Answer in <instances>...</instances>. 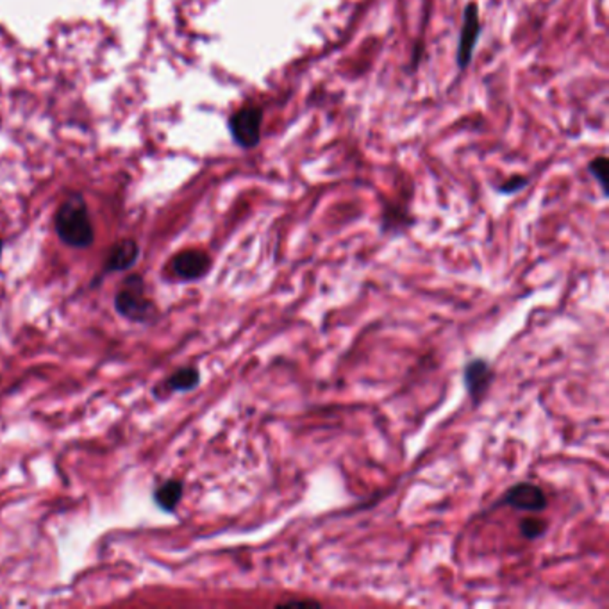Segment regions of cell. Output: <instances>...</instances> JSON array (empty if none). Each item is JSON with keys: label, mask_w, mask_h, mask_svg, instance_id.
<instances>
[{"label": "cell", "mask_w": 609, "mask_h": 609, "mask_svg": "<svg viewBox=\"0 0 609 609\" xmlns=\"http://www.w3.org/2000/svg\"><path fill=\"white\" fill-rule=\"evenodd\" d=\"M140 256V247L135 240H122L115 243L106 260V272H122L131 269Z\"/></svg>", "instance_id": "8"}, {"label": "cell", "mask_w": 609, "mask_h": 609, "mask_svg": "<svg viewBox=\"0 0 609 609\" xmlns=\"http://www.w3.org/2000/svg\"><path fill=\"white\" fill-rule=\"evenodd\" d=\"M211 269V258L204 251H182L179 252L172 263L170 270L177 279L182 281H197L202 279Z\"/></svg>", "instance_id": "5"}, {"label": "cell", "mask_w": 609, "mask_h": 609, "mask_svg": "<svg viewBox=\"0 0 609 609\" xmlns=\"http://www.w3.org/2000/svg\"><path fill=\"white\" fill-rule=\"evenodd\" d=\"M199 383H200V372L193 366L179 368L166 379V384L172 392H190L197 388Z\"/></svg>", "instance_id": "10"}, {"label": "cell", "mask_w": 609, "mask_h": 609, "mask_svg": "<svg viewBox=\"0 0 609 609\" xmlns=\"http://www.w3.org/2000/svg\"><path fill=\"white\" fill-rule=\"evenodd\" d=\"M479 34H481L479 9H477L475 4H468L464 7L463 27H461V34H459V47H457V66L461 70H464L470 65L472 54H473L477 40H479Z\"/></svg>", "instance_id": "4"}, {"label": "cell", "mask_w": 609, "mask_h": 609, "mask_svg": "<svg viewBox=\"0 0 609 609\" xmlns=\"http://www.w3.org/2000/svg\"><path fill=\"white\" fill-rule=\"evenodd\" d=\"M0 254H2V242H0Z\"/></svg>", "instance_id": "15"}, {"label": "cell", "mask_w": 609, "mask_h": 609, "mask_svg": "<svg viewBox=\"0 0 609 609\" xmlns=\"http://www.w3.org/2000/svg\"><path fill=\"white\" fill-rule=\"evenodd\" d=\"M261 126H263V110L260 106H245L238 110L229 120L233 140L243 149H254L260 144Z\"/></svg>", "instance_id": "3"}, {"label": "cell", "mask_w": 609, "mask_h": 609, "mask_svg": "<svg viewBox=\"0 0 609 609\" xmlns=\"http://www.w3.org/2000/svg\"><path fill=\"white\" fill-rule=\"evenodd\" d=\"M588 170L590 173L597 179V182L601 184L603 191L606 193V170H608V157L606 155H601L597 159H594L590 164H588Z\"/></svg>", "instance_id": "12"}, {"label": "cell", "mask_w": 609, "mask_h": 609, "mask_svg": "<svg viewBox=\"0 0 609 609\" xmlns=\"http://www.w3.org/2000/svg\"><path fill=\"white\" fill-rule=\"evenodd\" d=\"M463 379H464V386L473 406H477L479 402H482L488 388L491 386L493 370L486 359L475 357L464 365Z\"/></svg>", "instance_id": "7"}, {"label": "cell", "mask_w": 609, "mask_h": 609, "mask_svg": "<svg viewBox=\"0 0 609 609\" xmlns=\"http://www.w3.org/2000/svg\"><path fill=\"white\" fill-rule=\"evenodd\" d=\"M527 179L522 177V175H513L511 179H508L504 184L499 186V191L504 193V195H511V193H516L520 191L524 186H527Z\"/></svg>", "instance_id": "13"}, {"label": "cell", "mask_w": 609, "mask_h": 609, "mask_svg": "<svg viewBox=\"0 0 609 609\" xmlns=\"http://www.w3.org/2000/svg\"><path fill=\"white\" fill-rule=\"evenodd\" d=\"M287 606H320V605L314 601H290L287 603Z\"/></svg>", "instance_id": "14"}, {"label": "cell", "mask_w": 609, "mask_h": 609, "mask_svg": "<svg viewBox=\"0 0 609 609\" xmlns=\"http://www.w3.org/2000/svg\"><path fill=\"white\" fill-rule=\"evenodd\" d=\"M182 491H184V484L181 481H166L161 486L155 488L154 491V500L155 504L164 509V511H173L181 499H182Z\"/></svg>", "instance_id": "9"}, {"label": "cell", "mask_w": 609, "mask_h": 609, "mask_svg": "<svg viewBox=\"0 0 609 609\" xmlns=\"http://www.w3.org/2000/svg\"><path fill=\"white\" fill-rule=\"evenodd\" d=\"M56 233L63 243L75 249H86L93 243V225L88 215L86 202L81 195L70 197L57 209Z\"/></svg>", "instance_id": "1"}, {"label": "cell", "mask_w": 609, "mask_h": 609, "mask_svg": "<svg viewBox=\"0 0 609 609\" xmlns=\"http://www.w3.org/2000/svg\"><path fill=\"white\" fill-rule=\"evenodd\" d=\"M502 504L511 506L518 511H531L538 513L543 511L549 504L543 490L533 482H520L509 488L502 499Z\"/></svg>", "instance_id": "6"}, {"label": "cell", "mask_w": 609, "mask_h": 609, "mask_svg": "<svg viewBox=\"0 0 609 609\" xmlns=\"http://www.w3.org/2000/svg\"><path fill=\"white\" fill-rule=\"evenodd\" d=\"M115 309L124 318L138 323H149L157 318V307L146 296V285L140 276H131L124 281L115 297Z\"/></svg>", "instance_id": "2"}, {"label": "cell", "mask_w": 609, "mask_h": 609, "mask_svg": "<svg viewBox=\"0 0 609 609\" xmlns=\"http://www.w3.org/2000/svg\"><path fill=\"white\" fill-rule=\"evenodd\" d=\"M547 522L538 520V518H525L520 522V533L527 540H536L542 538L547 533Z\"/></svg>", "instance_id": "11"}]
</instances>
